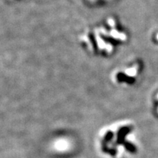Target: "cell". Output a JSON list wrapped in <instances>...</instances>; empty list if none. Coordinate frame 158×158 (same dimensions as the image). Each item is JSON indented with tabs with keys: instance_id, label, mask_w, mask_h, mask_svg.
Masks as SVG:
<instances>
[{
	"instance_id": "1",
	"label": "cell",
	"mask_w": 158,
	"mask_h": 158,
	"mask_svg": "<svg viewBox=\"0 0 158 158\" xmlns=\"http://www.w3.org/2000/svg\"><path fill=\"white\" fill-rule=\"evenodd\" d=\"M108 153L114 158H134L141 151L135 124L122 122L108 128L103 136Z\"/></svg>"
}]
</instances>
